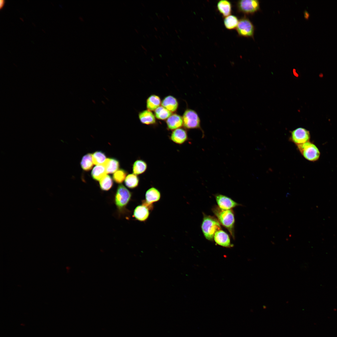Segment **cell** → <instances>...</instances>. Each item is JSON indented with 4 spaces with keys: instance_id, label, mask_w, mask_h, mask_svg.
Wrapping results in <instances>:
<instances>
[{
    "instance_id": "obj_7",
    "label": "cell",
    "mask_w": 337,
    "mask_h": 337,
    "mask_svg": "<svg viewBox=\"0 0 337 337\" xmlns=\"http://www.w3.org/2000/svg\"><path fill=\"white\" fill-rule=\"evenodd\" d=\"M238 12L247 15H252L260 9V2L257 0H241L236 3Z\"/></svg>"
},
{
    "instance_id": "obj_30",
    "label": "cell",
    "mask_w": 337,
    "mask_h": 337,
    "mask_svg": "<svg viewBox=\"0 0 337 337\" xmlns=\"http://www.w3.org/2000/svg\"><path fill=\"white\" fill-rule=\"evenodd\" d=\"M5 3V1L4 0H0V9H1L3 7Z\"/></svg>"
},
{
    "instance_id": "obj_9",
    "label": "cell",
    "mask_w": 337,
    "mask_h": 337,
    "mask_svg": "<svg viewBox=\"0 0 337 337\" xmlns=\"http://www.w3.org/2000/svg\"><path fill=\"white\" fill-rule=\"evenodd\" d=\"M215 197L218 207L223 210L231 209L232 208L240 205L231 198L225 195L217 194Z\"/></svg>"
},
{
    "instance_id": "obj_28",
    "label": "cell",
    "mask_w": 337,
    "mask_h": 337,
    "mask_svg": "<svg viewBox=\"0 0 337 337\" xmlns=\"http://www.w3.org/2000/svg\"><path fill=\"white\" fill-rule=\"evenodd\" d=\"M127 173L123 169H120L115 172L113 175V178L115 182L117 183H122L125 179Z\"/></svg>"
},
{
    "instance_id": "obj_36",
    "label": "cell",
    "mask_w": 337,
    "mask_h": 337,
    "mask_svg": "<svg viewBox=\"0 0 337 337\" xmlns=\"http://www.w3.org/2000/svg\"><path fill=\"white\" fill-rule=\"evenodd\" d=\"M155 36L156 37V38H157V37L155 35Z\"/></svg>"
},
{
    "instance_id": "obj_31",
    "label": "cell",
    "mask_w": 337,
    "mask_h": 337,
    "mask_svg": "<svg viewBox=\"0 0 337 337\" xmlns=\"http://www.w3.org/2000/svg\"><path fill=\"white\" fill-rule=\"evenodd\" d=\"M141 46L144 50H145L146 51H147V50L143 46L141 45Z\"/></svg>"
},
{
    "instance_id": "obj_17",
    "label": "cell",
    "mask_w": 337,
    "mask_h": 337,
    "mask_svg": "<svg viewBox=\"0 0 337 337\" xmlns=\"http://www.w3.org/2000/svg\"><path fill=\"white\" fill-rule=\"evenodd\" d=\"M217 10L224 17L228 16L232 12V4L231 2L227 0H221L218 1L217 4Z\"/></svg>"
},
{
    "instance_id": "obj_40",
    "label": "cell",
    "mask_w": 337,
    "mask_h": 337,
    "mask_svg": "<svg viewBox=\"0 0 337 337\" xmlns=\"http://www.w3.org/2000/svg\"><path fill=\"white\" fill-rule=\"evenodd\" d=\"M144 52V53H145V54L146 55V53L145 52Z\"/></svg>"
},
{
    "instance_id": "obj_24",
    "label": "cell",
    "mask_w": 337,
    "mask_h": 337,
    "mask_svg": "<svg viewBox=\"0 0 337 337\" xmlns=\"http://www.w3.org/2000/svg\"><path fill=\"white\" fill-rule=\"evenodd\" d=\"M139 179L137 176L134 173H131L127 176L125 181V183L127 187L130 189L136 188L139 185Z\"/></svg>"
},
{
    "instance_id": "obj_6",
    "label": "cell",
    "mask_w": 337,
    "mask_h": 337,
    "mask_svg": "<svg viewBox=\"0 0 337 337\" xmlns=\"http://www.w3.org/2000/svg\"><path fill=\"white\" fill-rule=\"evenodd\" d=\"M236 29L239 36L254 38L255 27L250 20L246 16L240 19Z\"/></svg>"
},
{
    "instance_id": "obj_32",
    "label": "cell",
    "mask_w": 337,
    "mask_h": 337,
    "mask_svg": "<svg viewBox=\"0 0 337 337\" xmlns=\"http://www.w3.org/2000/svg\"><path fill=\"white\" fill-rule=\"evenodd\" d=\"M154 28L156 30V31H157V28H156L155 27H154Z\"/></svg>"
},
{
    "instance_id": "obj_35",
    "label": "cell",
    "mask_w": 337,
    "mask_h": 337,
    "mask_svg": "<svg viewBox=\"0 0 337 337\" xmlns=\"http://www.w3.org/2000/svg\"><path fill=\"white\" fill-rule=\"evenodd\" d=\"M175 31H176V33H178V32H177V31L176 30H175Z\"/></svg>"
},
{
    "instance_id": "obj_1",
    "label": "cell",
    "mask_w": 337,
    "mask_h": 337,
    "mask_svg": "<svg viewBox=\"0 0 337 337\" xmlns=\"http://www.w3.org/2000/svg\"><path fill=\"white\" fill-rule=\"evenodd\" d=\"M212 211L220 223L226 227L234 237L235 218L233 211L232 209L223 210L218 206L213 207Z\"/></svg>"
},
{
    "instance_id": "obj_13",
    "label": "cell",
    "mask_w": 337,
    "mask_h": 337,
    "mask_svg": "<svg viewBox=\"0 0 337 337\" xmlns=\"http://www.w3.org/2000/svg\"><path fill=\"white\" fill-rule=\"evenodd\" d=\"M188 139V136L186 131L181 128L173 130L170 136L171 140L178 144H183Z\"/></svg>"
},
{
    "instance_id": "obj_16",
    "label": "cell",
    "mask_w": 337,
    "mask_h": 337,
    "mask_svg": "<svg viewBox=\"0 0 337 337\" xmlns=\"http://www.w3.org/2000/svg\"><path fill=\"white\" fill-rule=\"evenodd\" d=\"M138 116L141 122L144 124L153 125L156 122L154 115L151 111L148 110H145L140 112Z\"/></svg>"
},
{
    "instance_id": "obj_4",
    "label": "cell",
    "mask_w": 337,
    "mask_h": 337,
    "mask_svg": "<svg viewBox=\"0 0 337 337\" xmlns=\"http://www.w3.org/2000/svg\"><path fill=\"white\" fill-rule=\"evenodd\" d=\"M300 152L306 159L312 162L317 161L320 156V152L317 147L310 141L297 145Z\"/></svg>"
},
{
    "instance_id": "obj_38",
    "label": "cell",
    "mask_w": 337,
    "mask_h": 337,
    "mask_svg": "<svg viewBox=\"0 0 337 337\" xmlns=\"http://www.w3.org/2000/svg\"><path fill=\"white\" fill-rule=\"evenodd\" d=\"M166 32V33H167V34L168 35V33H167V32Z\"/></svg>"
},
{
    "instance_id": "obj_25",
    "label": "cell",
    "mask_w": 337,
    "mask_h": 337,
    "mask_svg": "<svg viewBox=\"0 0 337 337\" xmlns=\"http://www.w3.org/2000/svg\"><path fill=\"white\" fill-rule=\"evenodd\" d=\"M154 111L156 118L161 120H167L172 114L171 112L162 106L158 107Z\"/></svg>"
},
{
    "instance_id": "obj_33",
    "label": "cell",
    "mask_w": 337,
    "mask_h": 337,
    "mask_svg": "<svg viewBox=\"0 0 337 337\" xmlns=\"http://www.w3.org/2000/svg\"><path fill=\"white\" fill-rule=\"evenodd\" d=\"M135 30L136 31V32H137V33H138V31H137L136 29H135Z\"/></svg>"
},
{
    "instance_id": "obj_10",
    "label": "cell",
    "mask_w": 337,
    "mask_h": 337,
    "mask_svg": "<svg viewBox=\"0 0 337 337\" xmlns=\"http://www.w3.org/2000/svg\"><path fill=\"white\" fill-rule=\"evenodd\" d=\"M149 209L144 204L138 205L134 210L133 217L138 221L145 222L149 216Z\"/></svg>"
},
{
    "instance_id": "obj_14",
    "label": "cell",
    "mask_w": 337,
    "mask_h": 337,
    "mask_svg": "<svg viewBox=\"0 0 337 337\" xmlns=\"http://www.w3.org/2000/svg\"><path fill=\"white\" fill-rule=\"evenodd\" d=\"M161 197V194L159 190L156 188L151 187L146 192L144 201L147 203L153 205L154 203L159 200Z\"/></svg>"
},
{
    "instance_id": "obj_8",
    "label": "cell",
    "mask_w": 337,
    "mask_h": 337,
    "mask_svg": "<svg viewBox=\"0 0 337 337\" xmlns=\"http://www.w3.org/2000/svg\"><path fill=\"white\" fill-rule=\"evenodd\" d=\"M310 132L305 128L299 127L291 132L290 139L291 141L298 145L309 141L310 139Z\"/></svg>"
},
{
    "instance_id": "obj_20",
    "label": "cell",
    "mask_w": 337,
    "mask_h": 337,
    "mask_svg": "<svg viewBox=\"0 0 337 337\" xmlns=\"http://www.w3.org/2000/svg\"><path fill=\"white\" fill-rule=\"evenodd\" d=\"M239 21L238 18L237 16L230 15L224 18L223 23L227 29L232 30L236 28Z\"/></svg>"
},
{
    "instance_id": "obj_5",
    "label": "cell",
    "mask_w": 337,
    "mask_h": 337,
    "mask_svg": "<svg viewBox=\"0 0 337 337\" xmlns=\"http://www.w3.org/2000/svg\"><path fill=\"white\" fill-rule=\"evenodd\" d=\"M182 117L183 125L186 128L188 129L201 128L200 119L195 110L191 109L186 110Z\"/></svg>"
},
{
    "instance_id": "obj_34",
    "label": "cell",
    "mask_w": 337,
    "mask_h": 337,
    "mask_svg": "<svg viewBox=\"0 0 337 337\" xmlns=\"http://www.w3.org/2000/svg\"><path fill=\"white\" fill-rule=\"evenodd\" d=\"M167 16V17H168V18L169 19V17H168V16Z\"/></svg>"
},
{
    "instance_id": "obj_11",
    "label": "cell",
    "mask_w": 337,
    "mask_h": 337,
    "mask_svg": "<svg viewBox=\"0 0 337 337\" xmlns=\"http://www.w3.org/2000/svg\"><path fill=\"white\" fill-rule=\"evenodd\" d=\"M214 239L215 242L221 246L225 247H229L232 246L228 234L221 229L215 232Z\"/></svg>"
},
{
    "instance_id": "obj_18",
    "label": "cell",
    "mask_w": 337,
    "mask_h": 337,
    "mask_svg": "<svg viewBox=\"0 0 337 337\" xmlns=\"http://www.w3.org/2000/svg\"><path fill=\"white\" fill-rule=\"evenodd\" d=\"M103 164L105 168L106 173H112L115 172L118 170L120 167L118 161L113 158L106 159Z\"/></svg>"
},
{
    "instance_id": "obj_27",
    "label": "cell",
    "mask_w": 337,
    "mask_h": 337,
    "mask_svg": "<svg viewBox=\"0 0 337 337\" xmlns=\"http://www.w3.org/2000/svg\"><path fill=\"white\" fill-rule=\"evenodd\" d=\"M93 163L94 164H102L106 159L105 154L100 151H97L92 154Z\"/></svg>"
},
{
    "instance_id": "obj_37",
    "label": "cell",
    "mask_w": 337,
    "mask_h": 337,
    "mask_svg": "<svg viewBox=\"0 0 337 337\" xmlns=\"http://www.w3.org/2000/svg\"><path fill=\"white\" fill-rule=\"evenodd\" d=\"M142 4L143 5V6H144V4H143V3H142Z\"/></svg>"
},
{
    "instance_id": "obj_3",
    "label": "cell",
    "mask_w": 337,
    "mask_h": 337,
    "mask_svg": "<svg viewBox=\"0 0 337 337\" xmlns=\"http://www.w3.org/2000/svg\"><path fill=\"white\" fill-rule=\"evenodd\" d=\"M132 194L122 184L118 186L114 198L115 204L118 211L122 212L125 209L130 201Z\"/></svg>"
},
{
    "instance_id": "obj_26",
    "label": "cell",
    "mask_w": 337,
    "mask_h": 337,
    "mask_svg": "<svg viewBox=\"0 0 337 337\" xmlns=\"http://www.w3.org/2000/svg\"><path fill=\"white\" fill-rule=\"evenodd\" d=\"M113 181L111 177L106 174L100 181L99 185L101 189L104 191L109 190L112 187Z\"/></svg>"
},
{
    "instance_id": "obj_15",
    "label": "cell",
    "mask_w": 337,
    "mask_h": 337,
    "mask_svg": "<svg viewBox=\"0 0 337 337\" xmlns=\"http://www.w3.org/2000/svg\"><path fill=\"white\" fill-rule=\"evenodd\" d=\"M161 106L173 112L177 109L178 104L176 99L173 96L169 95L165 97L161 101Z\"/></svg>"
},
{
    "instance_id": "obj_21",
    "label": "cell",
    "mask_w": 337,
    "mask_h": 337,
    "mask_svg": "<svg viewBox=\"0 0 337 337\" xmlns=\"http://www.w3.org/2000/svg\"><path fill=\"white\" fill-rule=\"evenodd\" d=\"M107 173L104 165H96L93 169L91 175L92 178L96 181H100Z\"/></svg>"
},
{
    "instance_id": "obj_2",
    "label": "cell",
    "mask_w": 337,
    "mask_h": 337,
    "mask_svg": "<svg viewBox=\"0 0 337 337\" xmlns=\"http://www.w3.org/2000/svg\"><path fill=\"white\" fill-rule=\"evenodd\" d=\"M201 228L205 237L210 241H212L215 232L220 230V224L215 217L204 215Z\"/></svg>"
},
{
    "instance_id": "obj_19",
    "label": "cell",
    "mask_w": 337,
    "mask_h": 337,
    "mask_svg": "<svg viewBox=\"0 0 337 337\" xmlns=\"http://www.w3.org/2000/svg\"><path fill=\"white\" fill-rule=\"evenodd\" d=\"M161 101L160 98L155 95H150L146 100V107L147 110L150 111H154L161 104Z\"/></svg>"
},
{
    "instance_id": "obj_22",
    "label": "cell",
    "mask_w": 337,
    "mask_h": 337,
    "mask_svg": "<svg viewBox=\"0 0 337 337\" xmlns=\"http://www.w3.org/2000/svg\"><path fill=\"white\" fill-rule=\"evenodd\" d=\"M147 165L144 161L138 159L135 161L133 165V173L137 175L144 173L146 170Z\"/></svg>"
},
{
    "instance_id": "obj_12",
    "label": "cell",
    "mask_w": 337,
    "mask_h": 337,
    "mask_svg": "<svg viewBox=\"0 0 337 337\" xmlns=\"http://www.w3.org/2000/svg\"><path fill=\"white\" fill-rule=\"evenodd\" d=\"M168 128L174 130L183 125L182 117L176 114H172L166 120Z\"/></svg>"
},
{
    "instance_id": "obj_39",
    "label": "cell",
    "mask_w": 337,
    "mask_h": 337,
    "mask_svg": "<svg viewBox=\"0 0 337 337\" xmlns=\"http://www.w3.org/2000/svg\"><path fill=\"white\" fill-rule=\"evenodd\" d=\"M159 38H160V39H161V37H160L159 36Z\"/></svg>"
},
{
    "instance_id": "obj_29",
    "label": "cell",
    "mask_w": 337,
    "mask_h": 337,
    "mask_svg": "<svg viewBox=\"0 0 337 337\" xmlns=\"http://www.w3.org/2000/svg\"><path fill=\"white\" fill-rule=\"evenodd\" d=\"M304 17L306 19L308 20L309 17L310 16V14L309 12L306 11H305L304 12Z\"/></svg>"
},
{
    "instance_id": "obj_23",
    "label": "cell",
    "mask_w": 337,
    "mask_h": 337,
    "mask_svg": "<svg viewBox=\"0 0 337 337\" xmlns=\"http://www.w3.org/2000/svg\"><path fill=\"white\" fill-rule=\"evenodd\" d=\"M93 164L92 154L88 153L83 157L81 162V165L83 170L85 171L90 170Z\"/></svg>"
}]
</instances>
